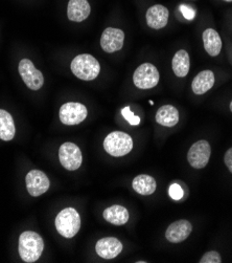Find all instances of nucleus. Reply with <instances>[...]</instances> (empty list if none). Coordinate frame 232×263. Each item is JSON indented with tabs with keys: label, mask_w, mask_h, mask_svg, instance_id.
I'll return each instance as SVG.
<instances>
[{
	"label": "nucleus",
	"mask_w": 232,
	"mask_h": 263,
	"mask_svg": "<svg viewBox=\"0 0 232 263\" xmlns=\"http://www.w3.org/2000/svg\"><path fill=\"white\" fill-rule=\"evenodd\" d=\"M43 249V239L36 232L25 231L20 235L19 255L24 262H36L41 257Z\"/></svg>",
	"instance_id": "f257e3e1"
},
{
	"label": "nucleus",
	"mask_w": 232,
	"mask_h": 263,
	"mask_svg": "<svg viewBox=\"0 0 232 263\" xmlns=\"http://www.w3.org/2000/svg\"><path fill=\"white\" fill-rule=\"evenodd\" d=\"M71 71L81 80L92 81L99 74L100 66L93 56L89 54H82L72 60Z\"/></svg>",
	"instance_id": "f03ea898"
},
{
	"label": "nucleus",
	"mask_w": 232,
	"mask_h": 263,
	"mask_svg": "<svg viewBox=\"0 0 232 263\" xmlns=\"http://www.w3.org/2000/svg\"><path fill=\"white\" fill-rule=\"evenodd\" d=\"M56 228L58 233L65 238H72L80 231L81 217L73 208H66L57 215Z\"/></svg>",
	"instance_id": "7ed1b4c3"
},
{
	"label": "nucleus",
	"mask_w": 232,
	"mask_h": 263,
	"mask_svg": "<svg viewBox=\"0 0 232 263\" xmlns=\"http://www.w3.org/2000/svg\"><path fill=\"white\" fill-rule=\"evenodd\" d=\"M104 148L106 152L112 156H124L133 149V140L130 136L121 131H114L106 137Z\"/></svg>",
	"instance_id": "20e7f679"
},
{
	"label": "nucleus",
	"mask_w": 232,
	"mask_h": 263,
	"mask_svg": "<svg viewBox=\"0 0 232 263\" xmlns=\"http://www.w3.org/2000/svg\"><path fill=\"white\" fill-rule=\"evenodd\" d=\"M159 71L151 63H143L139 65L133 76L134 85L140 89H151L159 82Z\"/></svg>",
	"instance_id": "39448f33"
},
{
	"label": "nucleus",
	"mask_w": 232,
	"mask_h": 263,
	"mask_svg": "<svg viewBox=\"0 0 232 263\" xmlns=\"http://www.w3.org/2000/svg\"><path fill=\"white\" fill-rule=\"evenodd\" d=\"M60 120L67 126L81 124L88 115L85 105L77 102H69L62 105L60 108Z\"/></svg>",
	"instance_id": "423d86ee"
},
{
	"label": "nucleus",
	"mask_w": 232,
	"mask_h": 263,
	"mask_svg": "<svg viewBox=\"0 0 232 263\" xmlns=\"http://www.w3.org/2000/svg\"><path fill=\"white\" fill-rule=\"evenodd\" d=\"M23 82L30 89L39 90L44 84V77L29 59H22L18 66Z\"/></svg>",
	"instance_id": "0eeeda50"
},
{
	"label": "nucleus",
	"mask_w": 232,
	"mask_h": 263,
	"mask_svg": "<svg viewBox=\"0 0 232 263\" xmlns=\"http://www.w3.org/2000/svg\"><path fill=\"white\" fill-rule=\"evenodd\" d=\"M212 154V148L207 141H198L188 150L187 161L195 169H203L207 166Z\"/></svg>",
	"instance_id": "6e6552de"
},
{
	"label": "nucleus",
	"mask_w": 232,
	"mask_h": 263,
	"mask_svg": "<svg viewBox=\"0 0 232 263\" xmlns=\"http://www.w3.org/2000/svg\"><path fill=\"white\" fill-rule=\"evenodd\" d=\"M59 159L61 165L69 171L79 169L83 162L81 149L73 143H64L60 147Z\"/></svg>",
	"instance_id": "1a4fd4ad"
},
{
	"label": "nucleus",
	"mask_w": 232,
	"mask_h": 263,
	"mask_svg": "<svg viewBox=\"0 0 232 263\" xmlns=\"http://www.w3.org/2000/svg\"><path fill=\"white\" fill-rule=\"evenodd\" d=\"M27 189L33 197H38L44 194L50 187L49 178L40 170H32L25 177Z\"/></svg>",
	"instance_id": "9d476101"
},
{
	"label": "nucleus",
	"mask_w": 232,
	"mask_h": 263,
	"mask_svg": "<svg viewBox=\"0 0 232 263\" xmlns=\"http://www.w3.org/2000/svg\"><path fill=\"white\" fill-rule=\"evenodd\" d=\"M124 42V33L115 28H108L100 38V46L106 52H115L122 48Z\"/></svg>",
	"instance_id": "9b49d317"
},
{
	"label": "nucleus",
	"mask_w": 232,
	"mask_h": 263,
	"mask_svg": "<svg viewBox=\"0 0 232 263\" xmlns=\"http://www.w3.org/2000/svg\"><path fill=\"white\" fill-rule=\"evenodd\" d=\"M193 226L188 220L181 219L173 222L165 232L166 239L172 243L183 242L192 234Z\"/></svg>",
	"instance_id": "f8f14e48"
},
{
	"label": "nucleus",
	"mask_w": 232,
	"mask_h": 263,
	"mask_svg": "<svg viewBox=\"0 0 232 263\" xmlns=\"http://www.w3.org/2000/svg\"><path fill=\"white\" fill-rule=\"evenodd\" d=\"M97 255L104 259L116 258L122 251L121 242L115 237H105L97 241L95 246Z\"/></svg>",
	"instance_id": "ddd939ff"
},
{
	"label": "nucleus",
	"mask_w": 232,
	"mask_h": 263,
	"mask_svg": "<svg viewBox=\"0 0 232 263\" xmlns=\"http://www.w3.org/2000/svg\"><path fill=\"white\" fill-rule=\"evenodd\" d=\"M145 18L146 23L151 29H163L168 22V10L161 5H155L146 11Z\"/></svg>",
	"instance_id": "4468645a"
},
{
	"label": "nucleus",
	"mask_w": 232,
	"mask_h": 263,
	"mask_svg": "<svg viewBox=\"0 0 232 263\" xmlns=\"http://www.w3.org/2000/svg\"><path fill=\"white\" fill-rule=\"evenodd\" d=\"M91 8L87 0H69L67 8L68 19L74 22H82L90 15Z\"/></svg>",
	"instance_id": "2eb2a0df"
},
{
	"label": "nucleus",
	"mask_w": 232,
	"mask_h": 263,
	"mask_svg": "<svg viewBox=\"0 0 232 263\" xmlns=\"http://www.w3.org/2000/svg\"><path fill=\"white\" fill-rule=\"evenodd\" d=\"M216 78L212 70H203L199 72L192 83V89L196 95H204L215 85Z\"/></svg>",
	"instance_id": "dca6fc26"
},
{
	"label": "nucleus",
	"mask_w": 232,
	"mask_h": 263,
	"mask_svg": "<svg viewBox=\"0 0 232 263\" xmlns=\"http://www.w3.org/2000/svg\"><path fill=\"white\" fill-rule=\"evenodd\" d=\"M204 48L212 57H217L222 50V39L217 31L214 29H207L203 33Z\"/></svg>",
	"instance_id": "f3484780"
},
{
	"label": "nucleus",
	"mask_w": 232,
	"mask_h": 263,
	"mask_svg": "<svg viewBox=\"0 0 232 263\" xmlns=\"http://www.w3.org/2000/svg\"><path fill=\"white\" fill-rule=\"evenodd\" d=\"M172 66H173V71L177 77L179 78L186 77L191 68V60H189L188 52L184 49L178 50L173 58Z\"/></svg>",
	"instance_id": "a211bd4d"
},
{
	"label": "nucleus",
	"mask_w": 232,
	"mask_h": 263,
	"mask_svg": "<svg viewBox=\"0 0 232 263\" xmlns=\"http://www.w3.org/2000/svg\"><path fill=\"white\" fill-rule=\"evenodd\" d=\"M104 219L114 226H123L129 220V212L124 206L114 204L107 208L102 213Z\"/></svg>",
	"instance_id": "6ab92c4d"
},
{
	"label": "nucleus",
	"mask_w": 232,
	"mask_h": 263,
	"mask_svg": "<svg viewBox=\"0 0 232 263\" xmlns=\"http://www.w3.org/2000/svg\"><path fill=\"white\" fill-rule=\"evenodd\" d=\"M156 122L164 127H174L179 122V111L172 105H163L156 112Z\"/></svg>",
	"instance_id": "aec40b11"
},
{
	"label": "nucleus",
	"mask_w": 232,
	"mask_h": 263,
	"mask_svg": "<svg viewBox=\"0 0 232 263\" xmlns=\"http://www.w3.org/2000/svg\"><path fill=\"white\" fill-rule=\"evenodd\" d=\"M132 187L138 194L151 195L156 191L157 183L154 177L145 174H140L133 179Z\"/></svg>",
	"instance_id": "412c9836"
},
{
	"label": "nucleus",
	"mask_w": 232,
	"mask_h": 263,
	"mask_svg": "<svg viewBox=\"0 0 232 263\" xmlns=\"http://www.w3.org/2000/svg\"><path fill=\"white\" fill-rule=\"evenodd\" d=\"M16 128L12 116L4 109H0V139L11 141L14 139Z\"/></svg>",
	"instance_id": "4be33fe9"
},
{
	"label": "nucleus",
	"mask_w": 232,
	"mask_h": 263,
	"mask_svg": "<svg viewBox=\"0 0 232 263\" xmlns=\"http://www.w3.org/2000/svg\"><path fill=\"white\" fill-rule=\"evenodd\" d=\"M121 115L123 116V118L126 120V122L132 125V126H137L139 125L140 123V118L135 116L131 110H130V107L126 106L124 107L122 110H121Z\"/></svg>",
	"instance_id": "5701e85b"
},
{
	"label": "nucleus",
	"mask_w": 232,
	"mask_h": 263,
	"mask_svg": "<svg viewBox=\"0 0 232 263\" xmlns=\"http://www.w3.org/2000/svg\"><path fill=\"white\" fill-rule=\"evenodd\" d=\"M200 263H221L222 258L218 252L212 251L206 253L199 261Z\"/></svg>",
	"instance_id": "b1692460"
},
{
	"label": "nucleus",
	"mask_w": 232,
	"mask_h": 263,
	"mask_svg": "<svg viewBox=\"0 0 232 263\" xmlns=\"http://www.w3.org/2000/svg\"><path fill=\"white\" fill-rule=\"evenodd\" d=\"M168 194L174 200H180L183 197V189L177 183H173L168 189Z\"/></svg>",
	"instance_id": "393cba45"
},
{
	"label": "nucleus",
	"mask_w": 232,
	"mask_h": 263,
	"mask_svg": "<svg viewBox=\"0 0 232 263\" xmlns=\"http://www.w3.org/2000/svg\"><path fill=\"white\" fill-rule=\"evenodd\" d=\"M180 11H181L182 15L187 19V20H193L195 18V15H196V12L189 8L188 6H185V5H182L180 6Z\"/></svg>",
	"instance_id": "a878e982"
},
{
	"label": "nucleus",
	"mask_w": 232,
	"mask_h": 263,
	"mask_svg": "<svg viewBox=\"0 0 232 263\" xmlns=\"http://www.w3.org/2000/svg\"><path fill=\"white\" fill-rule=\"evenodd\" d=\"M224 162H225V165L227 166V168L229 169V171L232 173V147L230 149H228L227 152L225 153Z\"/></svg>",
	"instance_id": "bb28decb"
},
{
	"label": "nucleus",
	"mask_w": 232,
	"mask_h": 263,
	"mask_svg": "<svg viewBox=\"0 0 232 263\" xmlns=\"http://www.w3.org/2000/svg\"><path fill=\"white\" fill-rule=\"evenodd\" d=\"M225 3H232V0H223Z\"/></svg>",
	"instance_id": "cd10ccee"
},
{
	"label": "nucleus",
	"mask_w": 232,
	"mask_h": 263,
	"mask_svg": "<svg viewBox=\"0 0 232 263\" xmlns=\"http://www.w3.org/2000/svg\"><path fill=\"white\" fill-rule=\"evenodd\" d=\"M230 110H231V112H232V101H231V103H230Z\"/></svg>",
	"instance_id": "c85d7f7f"
}]
</instances>
